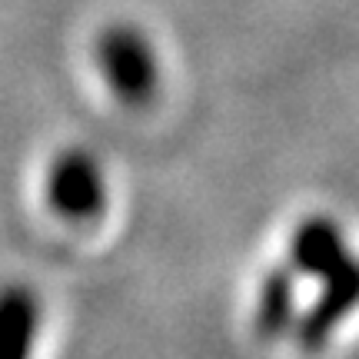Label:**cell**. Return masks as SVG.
I'll return each instance as SVG.
<instances>
[{"label": "cell", "mask_w": 359, "mask_h": 359, "mask_svg": "<svg viewBox=\"0 0 359 359\" xmlns=\"http://www.w3.org/2000/svg\"><path fill=\"white\" fill-rule=\"evenodd\" d=\"M37 333V299L20 283L0 290V359H30Z\"/></svg>", "instance_id": "cell-2"}, {"label": "cell", "mask_w": 359, "mask_h": 359, "mask_svg": "<svg viewBox=\"0 0 359 359\" xmlns=\"http://www.w3.org/2000/svg\"><path fill=\"white\" fill-rule=\"evenodd\" d=\"M47 193L50 203L64 217H87L100 203V183L93 173V163L80 154H64L50 167L47 177Z\"/></svg>", "instance_id": "cell-1"}]
</instances>
